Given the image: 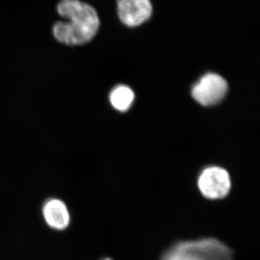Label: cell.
Returning a JSON list of instances; mask_svg holds the SVG:
<instances>
[{
    "instance_id": "cell-4",
    "label": "cell",
    "mask_w": 260,
    "mask_h": 260,
    "mask_svg": "<svg viewBox=\"0 0 260 260\" xmlns=\"http://www.w3.org/2000/svg\"><path fill=\"white\" fill-rule=\"evenodd\" d=\"M227 90L226 81L221 76L208 73L193 87L191 94L195 100L201 105L210 107L223 100Z\"/></svg>"
},
{
    "instance_id": "cell-2",
    "label": "cell",
    "mask_w": 260,
    "mask_h": 260,
    "mask_svg": "<svg viewBox=\"0 0 260 260\" xmlns=\"http://www.w3.org/2000/svg\"><path fill=\"white\" fill-rule=\"evenodd\" d=\"M159 260H234V253L220 239L203 237L173 243Z\"/></svg>"
},
{
    "instance_id": "cell-8",
    "label": "cell",
    "mask_w": 260,
    "mask_h": 260,
    "mask_svg": "<svg viewBox=\"0 0 260 260\" xmlns=\"http://www.w3.org/2000/svg\"><path fill=\"white\" fill-rule=\"evenodd\" d=\"M102 260H114V259H112V258H110V257H105V258H104V259H102Z\"/></svg>"
},
{
    "instance_id": "cell-5",
    "label": "cell",
    "mask_w": 260,
    "mask_h": 260,
    "mask_svg": "<svg viewBox=\"0 0 260 260\" xmlns=\"http://www.w3.org/2000/svg\"><path fill=\"white\" fill-rule=\"evenodd\" d=\"M117 10L124 25L137 27L150 18L153 7L150 0H118Z\"/></svg>"
},
{
    "instance_id": "cell-1",
    "label": "cell",
    "mask_w": 260,
    "mask_h": 260,
    "mask_svg": "<svg viewBox=\"0 0 260 260\" xmlns=\"http://www.w3.org/2000/svg\"><path fill=\"white\" fill-rule=\"evenodd\" d=\"M57 12L68 21L57 22L53 26L56 41L69 46L83 45L96 35L100 20L93 7L80 0H61Z\"/></svg>"
},
{
    "instance_id": "cell-6",
    "label": "cell",
    "mask_w": 260,
    "mask_h": 260,
    "mask_svg": "<svg viewBox=\"0 0 260 260\" xmlns=\"http://www.w3.org/2000/svg\"><path fill=\"white\" fill-rule=\"evenodd\" d=\"M42 214L46 223L53 230L64 231L70 225V211L62 200L56 198L47 200L43 206Z\"/></svg>"
},
{
    "instance_id": "cell-3",
    "label": "cell",
    "mask_w": 260,
    "mask_h": 260,
    "mask_svg": "<svg viewBox=\"0 0 260 260\" xmlns=\"http://www.w3.org/2000/svg\"><path fill=\"white\" fill-rule=\"evenodd\" d=\"M198 187L201 194L208 200H221L227 197L232 189V181L229 173L219 167L205 169L198 179Z\"/></svg>"
},
{
    "instance_id": "cell-7",
    "label": "cell",
    "mask_w": 260,
    "mask_h": 260,
    "mask_svg": "<svg viewBox=\"0 0 260 260\" xmlns=\"http://www.w3.org/2000/svg\"><path fill=\"white\" fill-rule=\"evenodd\" d=\"M134 92L126 85L116 86L110 94L111 104L114 109L119 112L128 110L134 102Z\"/></svg>"
}]
</instances>
